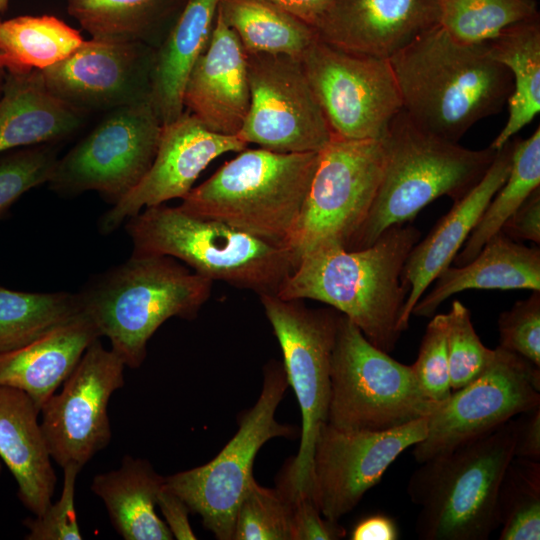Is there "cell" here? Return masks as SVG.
<instances>
[{"instance_id": "83f0119b", "label": "cell", "mask_w": 540, "mask_h": 540, "mask_svg": "<svg viewBox=\"0 0 540 540\" xmlns=\"http://www.w3.org/2000/svg\"><path fill=\"white\" fill-rule=\"evenodd\" d=\"M164 480L148 460L125 455L117 469L95 475L90 489L102 500L123 539L171 540V532L156 513Z\"/></svg>"}, {"instance_id": "7dc6e473", "label": "cell", "mask_w": 540, "mask_h": 540, "mask_svg": "<svg viewBox=\"0 0 540 540\" xmlns=\"http://www.w3.org/2000/svg\"><path fill=\"white\" fill-rule=\"evenodd\" d=\"M399 538L396 522L384 514H373L361 519L350 534L351 540H397Z\"/></svg>"}, {"instance_id": "f907efd6", "label": "cell", "mask_w": 540, "mask_h": 540, "mask_svg": "<svg viewBox=\"0 0 540 540\" xmlns=\"http://www.w3.org/2000/svg\"><path fill=\"white\" fill-rule=\"evenodd\" d=\"M3 70L0 69V87H1V82H2V75H3Z\"/></svg>"}, {"instance_id": "30bf717a", "label": "cell", "mask_w": 540, "mask_h": 540, "mask_svg": "<svg viewBox=\"0 0 540 540\" xmlns=\"http://www.w3.org/2000/svg\"><path fill=\"white\" fill-rule=\"evenodd\" d=\"M256 403L241 415L239 429L208 463L165 477V485L201 516L219 540H232L237 509L250 487L260 448L275 437H292L296 428L279 423L276 409L288 386L283 363L269 361Z\"/></svg>"}, {"instance_id": "5b68a950", "label": "cell", "mask_w": 540, "mask_h": 540, "mask_svg": "<svg viewBox=\"0 0 540 540\" xmlns=\"http://www.w3.org/2000/svg\"><path fill=\"white\" fill-rule=\"evenodd\" d=\"M385 163L372 206L347 250L369 247L388 228L413 220L441 196L463 198L485 175L497 151L472 150L414 123L401 109L382 138Z\"/></svg>"}, {"instance_id": "bcb514c9", "label": "cell", "mask_w": 540, "mask_h": 540, "mask_svg": "<svg viewBox=\"0 0 540 540\" xmlns=\"http://www.w3.org/2000/svg\"><path fill=\"white\" fill-rule=\"evenodd\" d=\"M514 457L540 460V406L520 414Z\"/></svg>"}, {"instance_id": "8992f818", "label": "cell", "mask_w": 540, "mask_h": 540, "mask_svg": "<svg viewBox=\"0 0 540 540\" xmlns=\"http://www.w3.org/2000/svg\"><path fill=\"white\" fill-rule=\"evenodd\" d=\"M319 152L244 149L191 191L178 206L285 247L298 220Z\"/></svg>"}, {"instance_id": "ee69618b", "label": "cell", "mask_w": 540, "mask_h": 540, "mask_svg": "<svg viewBox=\"0 0 540 540\" xmlns=\"http://www.w3.org/2000/svg\"><path fill=\"white\" fill-rule=\"evenodd\" d=\"M514 241L540 243V187L506 220L501 230Z\"/></svg>"}, {"instance_id": "7bdbcfd3", "label": "cell", "mask_w": 540, "mask_h": 540, "mask_svg": "<svg viewBox=\"0 0 540 540\" xmlns=\"http://www.w3.org/2000/svg\"><path fill=\"white\" fill-rule=\"evenodd\" d=\"M347 532L338 523L325 518L311 497L293 501L292 540H339Z\"/></svg>"}, {"instance_id": "cb8c5ba5", "label": "cell", "mask_w": 540, "mask_h": 540, "mask_svg": "<svg viewBox=\"0 0 540 540\" xmlns=\"http://www.w3.org/2000/svg\"><path fill=\"white\" fill-rule=\"evenodd\" d=\"M100 335L83 313L33 341L0 353V386L25 392L41 410Z\"/></svg>"}, {"instance_id": "836d02e7", "label": "cell", "mask_w": 540, "mask_h": 540, "mask_svg": "<svg viewBox=\"0 0 540 540\" xmlns=\"http://www.w3.org/2000/svg\"><path fill=\"white\" fill-rule=\"evenodd\" d=\"M81 313L78 293L25 292L0 285V353L21 347Z\"/></svg>"}, {"instance_id": "5bb4252c", "label": "cell", "mask_w": 540, "mask_h": 540, "mask_svg": "<svg viewBox=\"0 0 540 540\" xmlns=\"http://www.w3.org/2000/svg\"><path fill=\"white\" fill-rule=\"evenodd\" d=\"M489 367L428 417L424 440L413 446L418 463L452 450L540 406V367L500 346Z\"/></svg>"}, {"instance_id": "74e56055", "label": "cell", "mask_w": 540, "mask_h": 540, "mask_svg": "<svg viewBox=\"0 0 540 540\" xmlns=\"http://www.w3.org/2000/svg\"><path fill=\"white\" fill-rule=\"evenodd\" d=\"M447 317V349L450 385L458 390L479 377L495 358L477 335L468 308L454 300Z\"/></svg>"}, {"instance_id": "60d3db41", "label": "cell", "mask_w": 540, "mask_h": 540, "mask_svg": "<svg viewBox=\"0 0 540 540\" xmlns=\"http://www.w3.org/2000/svg\"><path fill=\"white\" fill-rule=\"evenodd\" d=\"M63 485L60 498L50 503L42 514L27 517L23 525L27 529L26 540H81L75 509L77 476L81 469L75 465L63 467Z\"/></svg>"}, {"instance_id": "e575fe53", "label": "cell", "mask_w": 540, "mask_h": 540, "mask_svg": "<svg viewBox=\"0 0 540 540\" xmlns=\"http://www.w3.org/2000/svg\"><path fill=\"white\" fill-rule=\"evenodd\" d=\"M536 16V0H441L439 25L460 43L481 44Z\"/></svg>"}, {"instance_id": "ab89813d", "label": "cell", "mask_w": 540, "mask_h": 540, "mask_svg": "<svg viewBox=\"0 0 540 540\" xmlns=\"http://www.w3.org/2000/svg\"><path fill=\"white\" fill-rule=\"evenodd\" d=\"M411 368L423 392L433 402L441 405L450 397L446 314H434L427 324Z\"/></svg>"}, {"instance_id": "52a82bcc", "label": "cell", "mask_w": 540, "mask_h": 540, "mask_svg": "<svg viewBox=\"0 0 540 540\" xmlns=\"http://www.w3.org/2000/svg\"><path fill=\"white\" fill-rule=\"evenodd\" d=\"M133 252L173 257L212 281L277 294L293 271L288 250L225 223L164 204L126 220Z\"/></svg>"}, {"instance_id": "9c48e42d", "label": "cell", "mask_w": 540, "mask_h": 540, "mask_svg": "<svg viewBox=\"0 0 540 540\" xmlns=\"http://www.w3.org/2000/svg\"><path fill=\"white\" fill-rule=\"evenodd\" d=\"M330 375L327 423L341 430L383 431L429 417L439 406L423 392L411 365L374 346L341 313Z\"/></svg>"}, {"instance_id": "d590c367", "label": "cell", "mask_w": 540, "mask_h": 540, "mask_svg": "<svg viewBox=\"0 0 540 540\" xmlns=\"http://www.w3.org/2000/svg\"><path fill=\"white\" fill-rule=\"evenodd\" d=\"M500 540L540 539V463L513 457L497 499Z\"/></svg>"}, {"instance_id": "f1b7e54d", "label": "cell", "mask_w": 540, "mask_h": 540, "mask_svg": "<svg viewBox=\"0 0 540 540\" xmlns=\"http://www.w3.org/2000/svg\"><path fill=\"white\" fill-rule=\"evenodd\" d=\"M489 52L513 79L508 120L489 147L499 150L540 111V18L506 27L487 42Z\"/></svg>"}, {"instance_id": "ba28073f", "label": "cell", "mask_w": 540, "mask_h": 540, "mask_svg": "<svg viewBox=\"0 0 540 540\" xmlns=\"http://www.w3.org/2000/svg\"><path fill=\"white\" fill-rule=\"evenodd\" d=\"M259 297L279 342L302 418L298 452L284 466L276 487L292 502L312 498L314 448L328 420L331 355L340 312L308 308L301 300H284L275 294Z\"/></svg>"}, {"instance_id": "277c9868", "label": "cell", "mask_w": 540, "mask_h": 540, "mask_svg": "<svg viewBox=\"0 0 540 540\" xmlns=\"http://www.w3.org/2000/svg\"><path fill=\"white\" fill-rule=\"evenodd\" d=\"M517 419L432 457L407 484L420 507L415 532L421 540H487L499 528L498 492L514 457Z\"/></svg>"}, {"instance_id": "681fc988", "label": "cell", "mask_w": 540, "mask_h": 540, "mask_svg": "<svg viewBox=\"0 0 540 540\" xmlns=\"http://www.w3.org/2000/svg\"><path fill=\"white\" fill-rule=\"evenodd\" d=\"M9 0H0V13L4 12L7 8Z\"/></svg>"}, {"instance_id": "484cf974", "label": "cell", "mask_w": 540, "mask_h": 540, "mask_svg": "<svg viewBox=\"0 0 540 540\" xmlns=\"http://www.w3.org/2000/svg\"><path fill=\"white\" fill-rule=\"evenodd\" d=\"M0 99V153L62 140L83 123L84 113L45 86L41 70L8 72Z\"/></svg>"}, {"instance_id": "ac0fdd59", "label": "cell", "mask_w": 540, "mask_h": 540, "mask_svg": "<svg viewBox=\"0 0 540 540\" xmlns=\"http://www.w3.org/2000/svg\"><path fill=\"white\" fill-rule=\"evenodd\" d=\"M154 51L139 42L84 40L41 74L50 93L74 109L111 111L149 98Z\"/></svg>"}, {"instance_id": "f6af8a7d", "label": "cell", "mask_w": 540, "mask_h": 540, "mask_svg": "<svg viewBox=\"0 0 540 540\" xmlns=\"http://www.w3.org/2000/svg\"><path fill=\"white\" fill-rule=\"evenodd\" d=\"M157 506L173 538L178 540H194L197 538L189 522V507L165 483L158 493Z\"/></svg>"}, {"instance_id": "f35d334b", "label": "cell", "mask_w": 540, "mask_h": 540, "mask_svg": "<svg viewBox=\"0 0 540 540\" xmlns=\"http://www.w3.org/2000/svg\"><path fill=\"white\" fill-rule=\"evenodd\" d=\"M57 159L56 150L45 144L0 158V221L23 194L49 181Z\"/></svg>"}, {"instance_id": "44dd1931", "label": "cell", "mask_w": 540, "mask_h": 540, "mask_svg": "<svg viewBox=\"0 0 540 540\" xmlns=\"http://www.w3.org/2000/svg\"><path fill=\"white\" fill-rule=\"evenodd\" d=\"M184 110L207 129L237 135L250 107L247 55L218 13L210 40L185 84Z\"/></svg>"}, {"instance_id": "4fadbf2b", "label": "cell", "mask_w": 540, "mask_h": 540, "mask_svg": "<svg viewBox=\"0 0 540 540\" xmlns=\"http://www.w3.org/2000/svg\"><path fill=\"white\" fill-rule=\"evenodd\" d=\"M300 61L333 136L381 140L402 109L389 59L349 52L317 38Z\"/></svg>"}, {"instance_id": "816d5d0a", "label": "cell", "mask_w": 540, "mask_h": 540, "mask_svg": "<svg viewBox=\"0 0 540 540\" xmlns=\"http://www.w3.org/2000/svg\"><path fill=\"white\" fill-rule=\"evenodd\" d=\"M2 473V463L0 462V475Z\"/></svg>"}, {"instance_id": "8fae6325", "label": "cell", "mask_w": 540, "mask_h": 540, "mask_svg": "<svg viewBox=\"0 0 540 540\" xmlns=\"http://www.w3.org/2000/svg\"><path fill=\"white\" fill-rule=\"evenodd\" d=\"M384 163L382 139L332 136L319 152L305 202L285 245L293 269L311 252L347 249L372 206Z\"/></svg>"}, {"instance_id": "7c38bea8", "label": "cell", "mask_w": 540, "mask_h": 540, "mask_svg": "<svg viewBox=\"0 0 540 540\" xmlns=\"http://www.w3.org/2000/svg\"><path fill=\"white\" fill-rule=\"evenodd\" d=\"M162 123L150 98L118 107L57 159L49 187L61 195L96 191L113 205L149 170Z\"/></svg>"}, {"instance_id": "7a4b0ae2", "label": "cell", "mask_w": 540, "mask_h": 540, "mask_svg": "<svg viewBox=\"0 0 540 540\" xmlns=\"http://www.w3.org/2000/svg\"><path fill=\"white\" fill-rule=\"evenodd\" d=\"M412 225H394L369 247L330 248L303 256L281 285L279 298L312 299L346 316L366 339L390 353L402 334L399 320L408 293L405 261L419 241Z\"/></svg>"}, {"instance_id": "603a6c76", "label": "cell", "mask_w": 540, "mask_h": 540, "mask_svg": "<svg viewBox=\"0 0 540 540\" xmlns=\"http://www.w3.org/2000/svg\"><path fill=\"white\" fill-rule=\"evenodd\" d=\"M39 414L25 392L0 386V459L16 481L18 499L35 516L52 502L57 482Z\"/></svg>"}, {"instance_id": "9a60e30c", "label": "cell", "mask_w": 540, "mask_h": 540, "mask_svg": "<svg viewBox=\"0 0 540 540\" xmlns=\"http://www.w3.org/2000/svg\"><path fill=\"white\" fill-rule=\"evenodd\" d=\"M246 55L250 107L236 136L275 152H320L333 134L300 58Z\"/></svg>"}, {"instance_id": "d4e9b609", "label": "cell", "mask_w": 540, "mask_h": 540, "mask_svg": "<svg viewBox=\"0 0 540 540\" xmlns=\"http://www.w3.org/2000/svg\"><path fill=\"white\" fill-rule=\"evenodd\" d=\"M434 281L433 289L419 299L411 315L432 317L446 299L468 289L540 291V249L499 231L470 262L448 266Z\"/></svg>"}, {"instance_id": "4dcf8cb0", "label": "cell", "mask_w": 540, "mask_h": 540, "mask_svg": "<svg viewBox=\"0 0 540 540\" xmlns=\"http://www.w3.org/2000/svg\"><path fill=\"white\" fill-rule=\"evenodd\" d=\"M218 13L249 54L300 58L318 38L314 27L266 0H221Z\"/></svg>"}, {"instance_id": "e0dca14e", "label": "cell", "mask_w": 540, "mask_h": 540, "mask_svg": "<svg viewBox=\"0 0 540 540\" xmlns=\"http://www.w3.org/2000/svg\"><path fill=\"white\" fill-rule=\"evenodd\" d=\"M428 417L383 431L320 429L313 455L312 498L332 521L352 511L400 454L425 439Z\"/></svg>"}, {"instance_id": "6da1fadb", "label": "cell", "mask_w": 540, "mask_h": 540, "mask_svg": "<svg viewBox=\"0 0 540 540\" xmlns=\"http://www.w3.org/2000/svg\"><path fill=\"white\" fill-rule=\"evenodd\" d=\"M389 61L402 109L418 126L451 142L498 114L513 91L509 70L492 57L487 43H460L439 24Z\"/></svg>"}, {"instance_id": "8d00e7d4", "label": "cell", "mask_w": 540, "mask_h": 540, "mask_svg": "<svg viewBox=\"0 0 540 540\" xmlns=\"http://www.w3.org/2000/svg\"><path fill=\"white\" fill-rule=\"evenodd\" d=\"M293 502L277 487L251 482L236 513L232 540H292Z\"/></svg>"}, {"instance_id": "d6986e66", "label": "cell", "mask_w": 540, "mask_h": 540, "mask_svg": "<svg viewBox=\"0 0 540 540\" xmlns=\"http://www.w3.org/2000/svg\"><path fill=\"white\" fill-rule=\"evenodd\" d=\"M247 143L236 135L207 129L187 110L162 126L155 158L141 181L105 212L99 231L109 234L145 207L183 199L203 170L217 157L240 152Z\"/></svg>"}, {"instance_id": "7402d4cb", "label": "cell", "mask_w": 540, "mask_h": 540, "mask_svg": "<svg viewBox=\"0 0 540 540\" xmlns=\"http://www.w3.org/2000/svg\"><path fill=\"white\" fill-rule=\"evenodd\" d=\"M513 140L497 150L483 178L410 251L402 273L408 293L399 320L403 332L409 327L412 310L435 278L454 257L477 224L487 205L504 184L512 165Z\"/></svg>"}, {"instance_id": "1f68e13d", "label": "cell", "mask_w": 540, "mask_h": 540, "mask_svg": "<svg viewBox=\"0 0 540 540\" xmlns=\"http://www.w3.org/2000/svg\"><path fill=\"white\" fill-rule=\"evenodd\" d=\"M84 42L80 32L55 16L0 20V69L44 70L70 56Z\"/></svg>"}, {"instance_id": "f546056e", "label": "cell", "mask_w": 540, "mask_h": 540, "mask_svg": "<svg viewBox=\"0 0 540 540\" xmlns=\"http://www.w3.org/2000/svg\"><path fill=\"white\" fill-rule=\"evenodd\" d=\"M185 0H67V11L92 39L151 47Z\"/></svg>"}, {"instance_id": "2e32d148", "label": "cell", "mask_w": 540, "mask_h": 540, "mask_svg": "<svg viewBox=\"0 0 540 540\" xmlns=\"http://www.w3.org/2000/svg\"><path fill=\"white\" fill-rule=\"evenodd\" d=\"M123 361L99 338L42 406L41 427L52 460L82 469L111 441L108 404L125 384Z\"/></svg>"}, {"instance_id": "ffe728a7", "label": "cell", "mask_w": 540, "mask_h": 540, "mask_svg": "<svg viewBox=\"0 0 540 540\" xmlns=\"http://www.w3.org/2000/svg\"><path fill=\"white\" fill-rule=\"evenodd\" d=\"M441 0H333L314 29L337 48L389 59L439 24Z\"/></svg>"}, {"instance_id": "3957f363", "label": "cell", "mask_w": 540, "mask_h": 540, "mask_svg": "<svg viewBox=\"0 0 540 540\" xmlns=\"http://www.w3.org/2000/svg\"><path fill=\"white\" fill-rule=\"evenodd\" d=\"M213 281L179 260L132 253L78 293L85 314L126 367L144 362L147 344L168 319L192 320L208 301Z\"/></svg>"}, {"instance_id": "c3c4849f", "label": "cell", "mask_w": 540, "mask_h": 540, "mask_svg": "<svg viewBox=\"0 0 540 540\" xmlns=\"http://www.w3.org/2000/svg\"><path fill=\"white\" fill-rule=\"evenodd\" d=\"M302 19L312 27L333 0H266Z\"/></svg>"}, {"instance_id": "b9f144b4", "label": "cell", "mask_w": 540, "mask_h": 540, "mask_svg": "<svg viewBox=\"0 0 540 540\" xmlns=\"http://www.w3.org/2000/svg\"><path fill=\"white\" fill-rule=\"evenodd\" d=\"M497 324L499 346L540 367V291L503 311Z\"/></svg>"}, {"instance_id": "d6a6232c", "label": "cell", "mask_w": 540, "mask_h": 540, "mask_svg": "<svg viewBox=\"0 0 540 540\" xmlns=\"http://www.w3.org/2000/svg\"><path fill=\"white\" fill-rule=\"evenodd\" d=\"M539 186L540 127L538 126L530 137L513 140L510 173L454 257L456 266L470 262Z\"/></svg>"}, {"instance_id": "4316f807", "label": "cell", "mask_w": 540, "mask_h": 540, "mask_svg": "<svg viewBox=\"0 0 540 540\" xmlns=\"http://www.w3.org/2000/svg\"><path fill=\"white\" fill-rule=\"evenodd\" d=\"M221 0H185L161 44L154 51L150 101L162 125L184 111L188 76L205 50Z\"/></svg>"}]
</instances>
